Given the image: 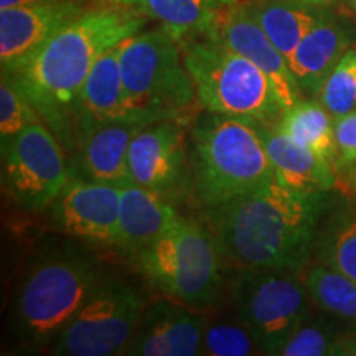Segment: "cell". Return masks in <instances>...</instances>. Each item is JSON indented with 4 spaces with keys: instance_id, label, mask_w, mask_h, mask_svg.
<instances>
[{
    "instance_id": "9a60e30c",
    "label": "cell",
    "mask_w": 356,
    "mask_h": 356,
    "mask_svg": "<svg viewBox=\"0 0 356 356\" xmlns=\"http://www.w3.org/2000/svg\"><path fill=\"white\" fill-rule=\"evenodd\" d=\"M211 37L221 40L231 50L246 56L256 66H259L273 81L284 109H289L302 99L304 92L293 76L287 58L270 42L243 2L236 3L222 15Z\"/></svg>"
},
{
    "instance_id": "d6986e66",
    "label": "cell",
    "mask_w": 356,
    "mask_h": 356,
    "mask_svg": "<svg viewBox=\"0 0 356 356\" xmlns=\"http://www.w3.org/2000/svg\"><path fill=\"white\" fill-rule=\"evenodd\" d=\"M134 121L129 115L121 74V43L102 53L89 71L74 109V139L81 129L108 121ZM139 122V121H137Z\"/></svg>"
},
{
    "instance_id": "4dcf8cb0",
    "label": "cell",
    "mask_w": 356,
    "mask_h": 356,
    "mask_svg": "<svg viewBox=\"0 0 356 356\" xmlns=\"http://www.w3.org/2000/svg\"><path fill=\"white\" fill-rule=\"evenodd\" d=\"M332 355L337 356H356V327L350 332L341 333L332 348Z\"/></svg>"
},
{
    "instance_id": "8fae6325",
    "label": "cell",
    "mask_w": 356,
    "mask_h": 356,
    "mask_svg": "<svg viewBox=\"0 0 356 356\" xmlns=\"http://www.w3.org/2000/svg\"><path fill=\"white\" fill-rule=\"evenodd\" d=\"M129 180L167 200L180 198L191 185L184 122L147 124L134 136L127 154Z\"/></svg>"
},
{
    "instance_id": "5bb4252c",
    "label": "cell",
    "mask_w": 356,
    "mask_h": 356,
    "mask_svg": "<svg viewBox=\"0 0 356 356\" xmlns=\"http://www.w3.org/2000/svg\"><path fill=\"white\" fill-rule=\"evenodd\" d=\"M178 300H157L144 307L124 355L195 356L202 351L204 317Z\"/></svg>"
},
{
    "instance_id": "e0dca14e",
    "label": "cell",
    "mask_w": 356,
    "mask_h": 356,
    "mask_svg": "<svg viewBox=\"0 0 356 356\" xmlns=\"http://www.w3.org/2000/svg\"><path fill=\"white\" fill-rule=\"evenodd\" d=\"M119 222L114 248L134 257L157 241L180 215L167 200L131 180L119 185Z\"/></svg>"
},
{
    "instance_id": "f1b7e54d",
    "label": "cell",
    "mask_w": 356,
    "mask_h": 356,
    "mask_svg": "<svg viewBox=\"0 0 356 356\" xmlns=\"http://www.w3.org/2000/svg\"><path fill=\"white\" fill-rule=\"evenodd\" d=\"M43 122L37 109L24 96V92L13 84L6 74H2L0 84V144L10 140L13 136L29 126Z\"/></svg>"
},
{
    "instance_id": "277c9868",
    "label": "cell",
    "mask_w": 356,
    "mask_h": 356,
    "mask_svg": "<svg viewBox=\"0 0 356 356\" xmlns=\"http://www.w3.org/2000/svg\"><path fill=\"white\" fill-rule=\"evenodd\" d=\"M106 279L81 249L61 248L37 257L22 277L12 305V328L30 348H50Z\"/></svg>"
},
{
    "instance_id": "d590c367",
    "label": "cell",
    "mask_w": 356,
    "mask_h": 356,
    "mask_svg": "<svg viewBox=\"0 0 356 356\" xmlns=\"http://www.w3.org/2000/svg\"><path fill=\"white\" fill-rule=\"evenodd\" d=\"M355 7H356V0H355Z\"/></svg>"
},
{
    "instance_id": "8992f818",
    "label": "cell",
    "mask_w": 356,
    "mask_h": 356,
    "mask_svg": "<svg viewBox=\"0 0 356 356\" xmlns=\"http://www.w3.org/2000/svg\"><path fill=\"white\" fill-rule=\"evenodd\" d=\"M121 74L127 111L134 121H181L198 101L180 43L162 26L124 40Z\"/></svg>"
},
{
    "instance_id": "cb8c5ba5",
    "label": "cell",
    "mask_w": 356,
    "mask_h": 356,
    "mask_svg": "<svg viewBox=\"0 0 356 356\" xmlns=\"http://www.w3.org/2000/svg\"><path fill=\"white\" fill-rule=\"evenodd\" d=\"M304 282L318 309L356 327V280L320 262L307 270Z\"/></svg>"
},
{
    "instance_id": "d4e9b609",
    "label": "cell",
    "mask_w": 356,
    "mask_h": 356,
    "mask_svg": "<svg viewBox=\"0 0 356 356\" xmlns=\"http://www.w3.org/2000/svg\"><path fill=\"white\" fill-rule=\"evenodd\" d=\"M315 249L322 264L356 280V204L343 207L323 222Z\"/></svg>"
},
{
    "instance_id": "4316f807",
    "label": "cell",
    "mask_w": 356,
    "mask_h": 356,
    "mask_svg": "<svg viewBox=\"0 0 356 356\" xmlns=\"http://www.w3.org/2000/svg\"><path fill=\"white\" fill-rule=\"evenodd\" d=\"M317 99L333 119L356 109V47H350L340 58L325 79Z\"/></svg>"
},
{
    "instance_id": "6da1fadb",
    "label": "cell",
    "mask_w": 356,
    "mask_h": 356,
    "mask_svg": "<svg viewBox=\"0 0 356 356\" xmlns=\"http://www.w3.org/2000/svg\"><path fill=\"white\" fill-rule=\"evenodd\" d=\"M330 191L304 193L277 178L262 188L204 210L221 257L244 267L300 270L307 264L333 210Z\"/></svg>"
},
{
    "instance_id": "7a4b0ae2",
    "label": "cell",
    "mask_w": 356,
    "mask_h": 356,
    "mask_svg": "<svg viewBox=\"0 0 356 356\" xmlns=\"http://www.w3.org/2000/svg\"><path fill=\"white\" fill-rule=\"evenodd\" d=\"M145 19L136 8L115 3L89 8L48 40L20 70L6 74L66 149L74 147V109L89 71L102 53L139 33Z\"/></svg>"
},
{
    "instance_id": "d6a6232c",
    "label": "cell",
    "mask_w": 356,
    "mask_h": 356,
    "mask_svg": "<svg viewBox=\"0 0 356 356\" xmlns=\"http://www.w3.org/2000/svg\"><path fill=\"white\" fill-rule=\"evenodd\" d=\"M297 2L309 3V6H318V7H323V6H327V3H330L332 0H297Z\"/></svg>"
},
{
    "instance_id": "ffe728a7",
    "label": "cell",
    "mask_w": 356,
    "mask_h": 356,
    "mask_svg": "<svg viewBox=\"0 0 356 356\" xmlns=\"http://www.w3.org/2000/svg\"><path fill=\"white\" fill-rule=\"evenodd\" d=\"M261 132L274 175L280 184L304 193H318L335 188L337 175L330 160L297 144L267 124H261Z\"/></svg>"
},
{
    "instance_id": "5b68a950",
    "label": "cell",
    "mask_w": 356,
    "mask_h": 356,
    "mask_svg": "<svg viewBox=\"0 0 356 356\" xmlns=\"http://www.w3.org/2000/svg\"><path fill=\"white\" fill-rule=\"evenodd\" d=\"M178 43L204 111L267 126L277 124L286 109L273 81L259 66L211 35Z\"/></svg>"
},
{
    "instance_id": "2e32d148",
    "label": "cell",
    "mask_w": 356,
    "mask_h": 356,
    "mask_svg": "<svg viewBox=\"0 0 356 356\" xmlns=\"http://www.w3.org/2000/svg\"><path fill=\"white\" fill-rule=\"evenodd\" d=\"M145 126L144 122L124 119L97 122L81 129L73 147L81 178L111 185L129 181V147L134 136Z\"/></svg>"
},
{
    "instance_id": "603a6c76",
    "label": "cell",
    "mask_w": 356,
    "mask_h": 356,
    "mask_svg": "<svg viewBox=\"0 0 356 356\" xmlns=\"http://www.w3.org/2000/svg\"><path fill=\"white\" fill-rule=\"evenodd\" d=\"M335 119L320 101H304L291 106L280 115L275 129L297 144L337 162Z\"/></svg>"
},
{
    "instance_id": "e575fe53",
    "label": "cell",
    "mask_w": 356,
    "mask_h": 356,
    "mask_svg": "<svg viewBox=\"0 0 356 356\" xmlns=\"http://www.w3.org/2000/svg\"><path fill=\"white\" fill-rule=\"evenodd\" d=\"M350 184L356 190V165L353 167V170H351V173H350Z\"/></svg>"
},
{
    "instance_id": "7c38bea8",
    "label": "cell",
    "mask_w": 356,
    "mask_h": 356,
    "mask_svg": "<svg viewBox=\"0 0 356 356\" xmlns=\"http://www.w3.org/2000/svg\"><path fill=\"white\" fill-rule=\"evenodd\" d=\"M119 185L76 177L50 204L55 228L73 238L114 246L119 222Z\"/></svg>"
},
{
    "instance_id": "f546056e",
    "label": "cell",
    "mask_w": 356,
    "mask_h": 356,
    "mask_svg": "<svg viewBox=\"0 0 356 356\" xmlns=\"http://www.w3.org/2000/svg\"><path fill=\"white\" fill-rule=\"evenodd\" d=\"M337 163L340 167L353 168L356 165V109L335 118Z\"/></svg>"
},
{
    "instance_id": "836d02e7",
    "label": "cell",
    "mask_w": 356,
    "mask_h": 356,
    "mask_svg": "<svg viewBox=\"0 0 356 356\" xmlns=\"http://www.w3.org/2000/svg\"><path fill=\"white\" fill-rule=\"evenodd\" d=\"M104 2L115 3V6H126V7H131V2H132V0H104Z\"/></svg>"
},
{
    "instance_id": "484cf974",
    "label": "cell",
    "mask_w": 356,
    "mask_h": 356,
    "mask_svg": "<svg viewBox=\"0 0 356 356\" xmlns=\"http://www.w3.org/2000/svg\"><path fill=\"white\" fill-rule=\"evenodd\" d=\"M238 317V315H236ZM262 353L261 346L241 318H204L202 351L208 356H249Z\"/></svg>"
},
{
    "instance_id": "52a82bcc",
    "label": "cell",
    "mask_w": 356,
    "mask_h": 356,
    "mask_svg": "<svg viewBox=\"0 0 356 356\" xmlns=\"http://www.w3.org/2000/svg\"><path fill=\"white\" fill-rule=\"evenodd\" d=\"M221 259L210 229L181 216L157 241L134 256L137 270L150 286L191 309H207L216 302Z\"/></svg>"
},
{
    "instance_id": "9c48e42d",
    "label": "cell",
    "mask_w": 356,
    "mask_h": 356,
    "mask_svg": "<svg viewBox=\"0 0 356 356\" xmlns=\"http://www.w3.org/2000/svg\"><path fill=\"white\" fill-rule=\"evenodd\" d=\"M145 299L136 287L106 277L92 292L50 350L61 356H113L124 350L136 332Z\"/></svg>"
},
{
    "instance_id": "30bf717a",
    "label": "cell",
    "mask_w": 356,
    "mask_h": 356,
    "mask_svg": "<svg viewBox=\"0 0 356 356\" xmlns=\"http://www.w3.org/2000/svg\"><path fill=\"white\" fill-rule=\"evenodd\" d=\"M71 180L56 136L37 122L2 144V186L20 208H50Z\"/></svg>"
},
{
    "instance_id": "ac0fdd59",
    "label": "cell",
    "mask_w": 356,
    "mask_h": 356,
    "mask_svg": "<svg viewBox=\"0 0 356 356\" xmlns=\"http://www.w3.org/2000/svg\"><path fill=\"white\" fill-rule=\"evenodd\" d=\"M353 38L351 26L328 10L302 38L289 66L305 96H318L325 79L353 44Z\"/></svg>"
},
{
    "instance_id": "1f68e13d",
    "label": "cell",
    "mask_w": 356,
    "mask_h": 356,
    "mask_svg": "<svg viewBox=\"0 0 356 356\" xmlns=\"http://www.w3.org/2000/svg\"><path fill=\"white\" fill-rule=\"evenodd\" d=\"M38 2H44V0H0V10H3V8L32 6V3H38Z\"/></svg>"
},
{
    "instance_id": "ba28073f",
    "label": "cell",
    "mask_w": 356,
    "mask_h": 356,
    "mask_svg": "<svg viewBox=\"0 0 356 356\" xmlns=\"http://www.w3.org/2000/svg\"><path fill=\"white\" fill-rule=\"evenodd\" d=\"M292 273L270 267H244L231 284L236 315L254 335L262 355H279L310 314L309 289Z\"/></svg>"
},
{
    "instance_id": "7402d4cb",
    "label": "cell",
    "mask_w": 356,
    "mask_h": 356,
    "mask_svg": "<svg viewBox=\"0 0 356 356\" xmlns=\"http://www.w3.org/2000/svg\"><path fill=\"white\" fill-rule=\"evenodd\" d=\"M243 6L287 61L302 38L327 13L323 7L309 6L297 0H246Z\"/></svg>"
},
{
    "instance_id": "3957f363",
    "label": "cell",
    "mask_w": 356,
    "mask_h": 356,
    "mask_svg": "<svg viewBox=\"0 0 356 356\" xmlns=\"http://www.w3.org/2000/svg\"><path fill=\"white\" fill-rule=\"evenodd\" d=\"M191 193L204 210L221 207L273 181L261 124L204 113L191 126Z\"/></svg>"
},
{
    "instance_id": "4fadbf2b",
    "label": "cell",
    "mask_w": 356,
    "mask_h": 356,
    "mask_svg": "<svg viewBox=\"0 0 356 356\" xmlns=\"http://www.w3.org/2000/svg\"><path fill=\"white\" fill-rule=\"evenodd\" d=\"M84 10L79 0H44L0 10L2 74L20 70L48 40Z\"/></svg>"
},
{
    "instance_id": "83f0119b",
    "label": "cell",
    "mask_w": 356,
    "mask_h": 356,
    "mask_svg": "<svg viewBox=\"0 0 356 356\" xmlns=\"http://www.w3.org/2000/svg\"><path fill=\"white\" fill-rule=\"evenodd\" d=\"M335 325L327 318H312L310 314L293 332L279 351L282 356H328L335 341L340 338Z\"/></svg>"
},
{
    "instance_id": "44dd1931",
    "label": "cell",
    "mask_w": 356,
    "mask_h": 356,
    "mask_svg": "<svg viewBox=\"0 0 356 356\" xmlns=\"http://www.w3.org/2000/svg\"><path fill=\"white\" fill-rule=\"evenodd\" d=\"M241 0H132L131 7L160 22L177 42L211 35L226 12Z\"/></svg>"
}]
</instances>
